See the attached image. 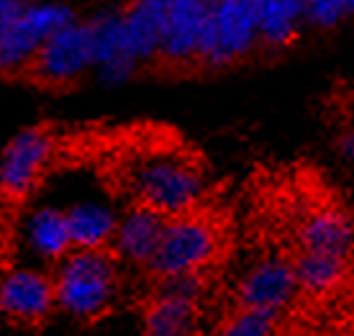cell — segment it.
<instances>
[{
    "label": "cell",
    "instance_id": "1",
    "mask_svg": "<svg viewBox=\"0 0 354 336\" xmlns=\"http://www.w3.org/2000/svg\"><path fill=\"white\" fill-rule=\"evenodd\" d=\"M121 185L133 198V208H149L172 218L201 203L203 169L187 151L151 149L121 172Z\"/></svg>",
    "mask_w": 354,
    "mask_h": 336
},
{
    "label": "cell",
    "instance_id": "2",
    "mask_svg": "<svg viewBox=\"0 0 354 336\" xmlns=\"http://www.w3.org/2000/svg\"><path fill=\"white\" fill-rule=\"evenodd\" d=\"M226 226L211 211H190L172 216L162 241L147 265L157 280L180 274H205L226 254Z\"/></svg>",
    "mask_w": 354,
    "mask_h": 336
},
{
    "label": "cell",
    "instance_id": "3",
    "mask_svg": "<svg viewBox=\"0 0 354 336\" xmlns=\"http://www.w3.org/2000/svg\"><path fill=\"white\" fill-rule=\"evenodd\" d=\"M52 280L59 308L80 321H95L118 295V256L111 249H77L64 256Z\"/></svg>",
    "mask_w": 354,
    "mask_h": 336
},
{
    "label": "cell",
    "instance_id": "4",
    "mask_svg": "<svg viewBox=\"0 0 354 336\" xmlns=\"http://www.w3.org/2000/svg\"><path fill=\"white\" fill-rule=\"evenodd\" d=\"M90 67H95L93 31L90 24L75 21L52 39H46L18 80L46 90H59L75 85Z\"/></svg>",
    "mask_w": 354,
    "mask_h": 336
},
{
    "label": "cell",
    "instance_id": "5",
    "mask_svg": "<svg viewBox=\"0 0 354 336\" xmlns=\"http://www.w3.org/2000/svg\"><path fill=\"white\" fill-rule=\"evenodd\" d=\"M257 41V10L254 3L229 0L213 3V13L201 36L198 67H226L239 62Z\"/></svg>",
    "mask_w": 354,
    "mask_h": 336
},
{
    "label": "cell",
    "instance_id": "6",
    "mask_svg": "<svg viewBox=\"0 0 354 336\" xmlns=\"http://www.w3.org/2000/svg\"><path fill=\"white\" fill-rule=\"evenodd\" d=\"M59 142L44 126L18 131L0 151V190L13 200H26L44 183Z\"/></svg>",
    "mask_w": 354,
    "mask_h": 336
},
{
    "label": "cell",
    "instance_id": "7",
    "mask_svg": "<svg viewBox=\"0 0 354 336\" xmlns=\"http://www.w3.org/2000/svg\"><path fill=\"white\" fill-rule=\"evenodd\" d=\"M75 24V13L64 6H26L8 34L0 39V75L21 77L46 39Z\"/></svg>",
    "mask_w": 354,
    "mask_h": 336
},
{
    "label": "cell",
    "instance_id": "8",
    "mask_svg": "<svg viewBox=\"0 0 354 336\" xmlns=\"http://www.w3.org/2000/svg\"><path fill=\"white\" fill-rule=\"evenodd\" d=\"M54 280L44 272L13 267L0 272V316L18 328L39 331L52 316Z\"/></svg>",
    "mask_w": 354,
    "mask_h": 336
},
{
    "label": "cell",
    "instance_id": "9",
    "mask_svg": "<svg viewBox=\"0 0 354 336\" xmlns=\"http://www.w3.org/2000/svg\"><path fill=\"white\" fill-rule=\"evenodd\" d=\"M213 13V3L203 0H175L167 3V24L162 36V49L157 64L177 67H198V46L201 36Z\"/></svg>",
    "mask_w": 354,
    "mask_h": 336
},
{
    "label": "cell",
    "instance_id": "10",
    "mask_svg": "<svg viewBox=\"0 0 354 336\" xmlns=\"http://www.w3.org/2000/svg\"><path fill=\"white\" fill-rule=\"evenodd\" d=\"M295 272L292 262L285 256H270L262 259L244 274L239 283V308L236 310H262V313H277L290 303L295 292Z\"/></svg>",
    "mask_w": 354,
    "mask_h": 336
},
{
    "label": "cell",
    "instance_id": "11",
    "mask_svg": "<svg viewBox=\"0 0 354 336\" xmlns=\"http://www.w3.org/2000/svg\"><path fill=\"white\" fill-rule=\"evenodd\" d=\"M298 244L306 254H331L349 259L354 249V223L342 208H316L303 218L298 229Z\"/></svg>",
    "mask_w": 354,
    "mask_h": 336
},
{
    "label": "cell",
    "instance_id": "12",
    "mask_svg": "<svg viewBox=\"0 0 354 336\" xmlns=\"http://www.w3.org/2000/svg\"><path fill=\"white\" fill-rule=\"evenodd\" d=\"M167 216H162L149 208H131V213L126 216L124 221L115 226V236L111 244L118 259L133 262V265L147 267L151 262V256L157 252L167 226Z\"/></svg>",
    "mask_w": 354,
    "mask_h": 336
},
{
    "label": "cell",
    "instance_id": "13",
    "mask_svg": "<svg viewBox=\"0 0 354 336\" xmlns=\"http://www.w3.org/2000/svg\"><path fill=\"white\" fill-rule=\"evenodd\" d=\"M201 301L154 288L144 306V336H198Z\"/></svg>",
    "mask_w": 354,
    "mask_h": 336
},
{
    "label": "cell",
    "instance_id": "14",
    "mask_svg": "<svg viewBox=\"0 0 354 336\" xmlns=\"http://www.w3.org/2000/svg\"><path fill=\"white\" fill-rule=\"evenodd\" d=\"M93 44H95V64L103 70L108 82L129 80L136 70V59L129 46V36L124 28L121 13H103L90 21Z\"/></svg>",
    "mask_w": 354,
    "mask_h": 336
},
{
    "label": "cell",
    "instance_id": "15",
    "mask_svg": "<svg viewBox=\"0 0 354 336\" xmlns=\"http://www.w3.org/2000/svg\"><path fill=\"white\" fill-rule=\"evenodd\" d=\"M124 28L129 46L136 62H157L162 49V36L167 24V3L165 0H144L133 3L124 13Z\"/></svg>",
    "mask_w": 354,
    "mask_h": 336
},
{
    "label": "cell",
    "instance_id": "16",
    "mask_svg": "<svg viewBox=\"0 0 354 336\" xmlns=\"http://www.w3.org/2000/svg\"><path fill=\"white\" fill-rule=\"evenodd\" d=\"M118 221L113 213L103 205L82 203L67 211V229H70V241L75 249L90 252V249H111L115 236Z\"/></svg>",
    "mask_w": 354,
    "mask_h": 336
},
{
    "label": "cell",
    "instance_id": "17",
    "mask_svg": "<svg viewBox=\"0 0 354 336\" xmlns=\"http://www.w3.org/2000/svg\"><path fill=\"white\" fill-rule=\"evenodd\" d=\"M257 10V39L267 46L290 44L298 34V18L306 13V3L295 0H259Z\"/></svg>",
    "mask_w": 354,
    "mask_h": 336
},
{
    "label": "cell",
    "instance_id": "18",
    "mask_svg": "<svg viewBox=\"0 0 354 336\" xmlns=\"http://www.w3.org/2000/svg\"><path fill=\"white\" fill-rule=\"evenodd\" d=\"M292 262V272H295V283L306 292H326L334 285L344 280L349 272V259L331 254H306L298 252Z\"/></svg>",
    "mask_w": 354,
    "mask_h": 336
},
{
    "label": "cell",
    "instance_id": "19",
    "mask_svg": "<svg viewBox=\"0 0 354 336\" xmlns=\"http://www.w3.org/2000/svg\"><path fill=\"white\" fill-rule=\"evenodd\" d=\"M31 244L46 259H64L72 249L67 213L57 208H44L31 218Z\"/></svg>",
    "mask_w": 354,
    "mask_h": 336
},
{
    "label": "cell",
    "instance_id": "20",
    "mask_svg": "<svg viewBox=\"0 0 354 336\" xmlns=\"http://www.w3.org/2000/svg\"><path fill=\"white\" fill-rule=\"evenodd\" d=\"M277 313H262V310H236L213 336H272Z\"/></svg>",
    "mask_w": 354,
    "mask_h": 336
},
{
    "label": "cell",
    "instance_id": "21",
    "mask_svg": "<svg viewBox=\"0 0 354 336\" xmlns=\"http://www.w3.org/2000/svg\"><path fill=\"white\" fill-rule=\"evenodd\" d=\"M303 16L319 28L337 26L339 21L346 16L344 0H316V3H306V13Z\"/></svg>",
    "mask_w": 354,
    "mask_h": 336
},
{
    "label": "cell",
    "instance_id": "22",
    "mask_svg": "<svg viewBox=\"0 0 354 336\" xmlns=\"http://www.w3.org/2000/svg\"><path fill=\"white\" fill-rule=\"evenodd\" d=\"M26 10L24 3H10V0H0V39L8 34V28L16 24L21 13Z\"/></svg>",
    "mask_w": 354,
    "mask_h": 336
},
{
    "label": "cell",
    "instance_id": "23",
    "mask_svg": "<svg viewBox=\"0 0 354 336\" xmlns=\"http://www.w3.org/2000/svg\"><path fill=\"white\" fill-rule=\"evenodd\" d=\"M339 151H342V157L346 162H352L354 165V126L344 129L342 136H339Z\"/></svg>",
    "mask_w": 354,
    "mask_h": 336
},
{
    "label": "cell",
    "instance_id": "24",
    "mask_svg": "<svg viewBox=\"0 0 354 336\" xmlns=\"http://www.w3.org/2000/svg\"><path fill=\"white\" fill-rule=\"evenodd\" d=\"M344 8H346V16H354V0H344Z\"/></svg>",
    "mask_w": 354,
    "mask_h": 336
}]
</instances>
